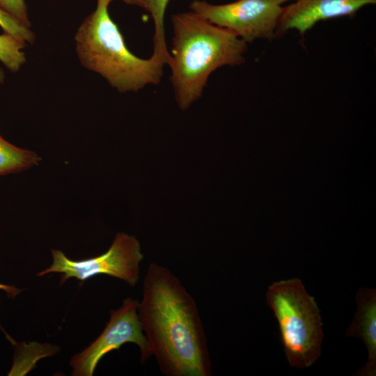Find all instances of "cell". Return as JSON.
Listing matches in <instances>:
<instances>
[{
	"mask_svg": "<svg viewBox=\"0 0 376 376\" xmlns=\"http://www.w3.org/2000/svg\"><path fill=\"white\" fill-rule=\"evenodd\" d=\"M174 36L171 82L180 108L201 97L210 75L224 65H242L246 42L231 31L192 13L171 16Z\"/></svg>",
	"mask_w": 376,
	"mask_h": 376,
	"instance_id": "2",
	"label": "cell"
},
{
	"mask_svg": "<svg viewBox=\"0 0 376 376\" xmlns=\"http://www.w3.org/2000/svg\"><path fill=\"white\" fill-rule=\"evenodd\" d=\"M265 1L276 4V5L281 6L283 3H285L289 1H292V0H265Z\"/></svg>",
	"mask_w": 376,
	"mask_h": 376,
	"instance_id": "16",
	"label": "cell"
},
{
	"mask_svg": "<svg viewBox=\"0 0 376 376\" xmlns=\"http://www.w3.org/2000/svg\"><path fill=\"white\" fill-rule=\"evenodd\" d=\"M40 161L34 151L19 148L0 135V175L26 171Z\"/></svg>",
	"mask_w": 376,
	"mask_h": 376,
	"instance_id": "11",
	"label": "cell"
},
{
	"mask_svg": "<svg viewBox=\"0 0 376 376\" xmlns=\"http://www.w3.org/2000/svg\"><path fill=\"white\" fill-rule=\"evenodd\" d=\"M0 8L8 12L16 20L26 27L30 26L24 0H0Z\"/></svg>",
	"mask_w": 376,
	"mask_h": 376,
	"instance_id": "14",
	"label": "cell"
},
{
	"mask_svg": "<svg viewBox=\"0 0 376 376\" xmlns=\"http://www.w3.org/2000/svg\"><path fill=\"white\" fill-rule=\"evenodd\" d=\"M190 8L198 17L231 31L246 42L276 37L283 10L265 0H237L220 5L194 0Z\"/></svg>",
	"mask_w": 376,
	"mask_h": 376,
	"instance_id": "6",
	"label": "cell"
},
{
	"mask_svg": "<svg viewBox=\"0 0 376 376\" xmlns=\"http://www.w3.org/2000/svg\"><path fill=\"white\" fill-rule=\"evenodd\" d=\"M52 264L37 276L61 273L60 285L70 278L84 281L107 274L134 286L139 280V265L143 258L138 240L124 233H117L109 249L96 257L72 260L57 249H52Z\"/></svg>",
	"mask_w": 376,
	"mask_h": 376,
	"instance_id": "5",
	"label": "cell"
},
{
	"mask_svg": "<svg viewBox=\"0 0 376 376\" xmlns=\"http://www.w3.org/2000/svg\"><path fill=\"white\" fill-rule=\"evenodd\" d=\"M112 1L97 0L95 10L78 29L75 38L81 63L120 93L159 84L164 65L152 56L148 59L137 57L128 49L108 11Z\"/></svg>",
	"mask_w": 376,
	"mask_h": 376,
	"instance_id": "3",
	"label": "cell"
},
{
	"mask_svg": "<svg viewBox=\"0 0 376 376\" xmlns=\"http://www.w3.org/2000/svg\"><path fill=\"white\" fill-rule=\"evenodd\" d=\"M0 290H4L10 297H15L21 292V290L15 288V286L8 285L1 283H0Z\"/></svg>",
	"mask_w": 376,
	"mask_h": 376,
	"instance_id": "15",
	"label": "cell"
},
{
	"mask_svg": "<svg viewBox=\"0 0 376 376\" xmlns=\"http://www.w3.org/2000/svg\"><path fill=\"white\" fill-rule=\"evenodd\" d=\"M0 26L6 33H8L23 42H33V33L28 27L16 20L8 12L0 8Z\"/></svg>",
	"mask_w": 376,
	"mask_h": 376,
	"instance_id": "13",
	"label": "cell"
},
{
	"mask_svg": "<svg viewBox=\"0 0 376 376\" xmlns=\"http://www.w3.org/2000/svg\"><path fill=\"white\" fill-rule=\"evenodd\" d=\"M357 309L354 319L345 332L346 336L360 338L366 345L368 360L355 375H376V290L363 288L356 295Z\"/></svg>",
	"mask_w": 376,
	"mask_h": 376,
	"instance_id": "9",
	"label": "cell"
},
{
	"mask_svg": "<svg viewBox=\"0 0 376 376\" xmlns=\"http://www.w3.org/2000/svg\"><path fill=\"white\" fill-rule=\"evenodd\" d=\"M283 8L276 36L289 30H296L304 36L318 22L340 17L355 15L366 6L376 3V0H295Z\"/></svg>",
	"mask_w": 376,
	"mask_h": 376,
	"instance_id": "8",
	"label": "cell"
},
{
	"mask_svg": "<svg viewBox=\"0 0 376 376\" xmlns=\"http://www.w3.org/2000/svg\"><path fill=\"white\" fill-rule=\"evenodd\" d=\"M139 302L129 297L119 308L110 311L109 321L100 335L71 359L72 375L92 376L100 360L106 354L119 350L126 343L138 345L142 363L152 357L138 315Z\"/></svg>",
	"mask_w": 376,
	"mask_h": 376,
	"instance_id": "7",
	"label": "cell"
},
{
	"mask_svg": "<svg viewBox=\"0 0 376 376\" xmlns=\"http://www.w3.org/2000/svg\"><path fill=\"white\" fill-rule=\"evenodd\" d=\"M25 42L8 34L0 35V61L11 72H17L26 61L22 49Z\"/></svg>",
	"mask_w": 376,
	"mask_h": 376,
	"instance_id": "12",
	"label": "cell"
},
{
	"mask_svg": "<svg viewBox=\"0 0 376 376\" xmlns=\"http://www.w3.org/2000/svg\"><path fill=\"white\" fill-rule=\"evenodd\" d=\"M138 315L151 356L166 376H211L205 332L196 303L167 267L151 263Z\"/></svg>",
	"mask_w": 376,
	"mask_h": 376,
	"instance_id": "1",
	"label": "cell"
},
{
	"mask_svg": "<svg viewBox=\"0 0 376 376\" xmlns=\"http://www.w3.org/2000/svg\"><path fill=\"white\" fill-rule=\"evenodd\" d=\"M4 72L2 69L0 68V84H2L4 80Z\"/></svg>",
	"mask_w": 376,
	"mask_h": 376,
	"instance_id": "17",
	"label": "cell"
},
{
	"mask_svg": "<svg viewBox=\"0 0 376 376\" xmlns=\"http://www.w3.org/2000/svg\"><path fill=\"white\" fill-rule=\"evenodd\" d=\"M266 299L277 320L289 364L300 369L319 358L324 337L320 311L297 278L281 280L267 288Z\"/></svg>",
	"mask_w": 376,
	"mask_h": 376,
	"instance_id": "4",
	"label": "cell"
},
{
	"mask_svg": "<svg viewBox=\"0 0 376 376\" xmlns=\"http://www.w3.org/2000/svg\"><path fill=\"white\" fill-rule=\"evenodd\" d=\"M126 3L144 8L152 17L155 25L153 53L152 56L164 65H169L171 56L167 49L165 39L164 15L170 0H123Z\"/></svg>",
	"mask_w": 376,
	"mask_h": 376,
	"instance_id": "10",
	"label": "cell"
}]
</instances>
